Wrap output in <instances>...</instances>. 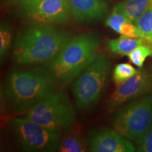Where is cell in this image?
Segmentation results:
<instances>
[{
    "label": "cell",
    "mask_w": 152,
    "mask_h": 152,
    "mask_svg": "<svg viewBox=\"0 0 152 152\" xmlns=\"http://www.w3.org/2000/svg\"><path fill=\"white\" fill-rule=\"evenodd\" d=\"M70 41L69 33L64 30L35 22L17 34L13 58L20 65L51 63Z\"/></svg>",
    "instance_id": "1"
},
{
    "label": "cell",
    "mask_w": 152,
    "mask_h": 152,
    "mask_svg": "<svg viewBox=\"0 0 152 152\" xmlns=\"http://www.w3.org/2000/svg\"><path fill=\"white\" fill-rule=\"evenodd\" d=\"M56 85L49 71L42 68L15 70L7 76L3 87L7 106L15 113H25L54 92Z\"/></svg>",
    "instance_id": "2"
},
{
    "label": "cell",
    "mask_w": 152,
    "mask_h": 152,
    "mask_svg": "<svg viewBox=\"0 0 152 152\" xmlns=\"http://www.w3.org/2000/svg\"><path fill=\"white\" fill-rule=\"evenodd\" d=\"M101 40L97 34L83 33L68 42L50 63L49 72L57 85L66 86L75 80L99 54Z\"/></svg>",
    "instance_id": "3"
},
{
    "label": "cell",
    "mask_w": 152,
    "mask_h": 152,
    "mask_svg": "<svg viewBox=\"0 0 152 152\" xmlns=\"http://www.w3.org/2000/svg\"><path fill=\"white\" fill-rule=\"evenodd\" d=\"M111 66L109 57L98 54L72 83L71 91L79 109H89L100 99L107 85Z\"/></svg>",
    "instance_id": "4"
},
{
    "label": "cell",
    "mask_w": 152,
    "mask_h": 152,
    "mask_svg": "<svg viewBox=\"0 0 152 152\" xmlns=\"http://www.w3.org/2000/svg\"><path fill=\"white\" fill-rule=\"evenodd\" d=\"M25 116L50 130L61 133L68 130L75 121L74 106L65 93L55 91L32 106Z\"/></svg>",
    "instance_id": "5"
},
{
    "label": "cell",
    "mask_w": 152,
    "mask_h": 152,
    "mask_svg": "<svg viewBox=\"0 0 152 152\" xmlns=\"http://www.w3.org/2000/svg\"><path fill=\"white\" fill-rule=\"evenodd\" d=\"M11 128L19 147L26 151H55L61 137V132L45 128L26 116L13 118Z\"/></svg>",
    "instance_id": "6"
},
{
    "label": "cell",
    "mask_w": 152,
    "mask_h": 152,
    "mask_svg": "<svg viewBox=\"0 0 152 152\" xmlns=\"http://www.w3.org/2000/svg\"><path fill=\"white\" fill-rule=\"evenodd\" d=\"M113 128L130 140H137L152 124V93L127 104L116 111Z\"/></svg>",
    "instance_id": "7"
},
{
    "label": "cell",
    "mask_w": 152,
    "mask_h": 152,
    "mask_svg": "<svg viewBox=\"0 0 152 152\" xmlns=\"http://www.w3.org/2000/svg\"><path fill=\"white\" fill-rule=\"evenodd\" d=\"M152 90V73L148 71H139L117 88L107 102V109L113 111L125 102L149 93Z\"/></svg>",
    "instance_id": "8"
},
{
    "label": "cell",
    "mask_w": 152,
    "mask_h": 152,
    "mask_svg": "<svg viewBox=\"0 0 152 152\" xmlns=\"http://www.w3.org/2000/svg\"><path fill=\"white\" fill-rule=\"evenodd\" d=\"M23 7L28 18L41 23H65L71 15L67 0H39Z\"/></svg>",
    "instance_id": "9"
},
{
    "label": "cell",
    "mask_w": 152,
    "mask_h": 152,
    "mask_svg": "<svg viewBox=\"0 0 152 152\" xmlns=\"http://www.w3.org/2000/svg\"><path fill=\"white\" fill-rule=\"evenodd\" d=\"M88 149L93 152H134L136 147L130 140L115 129L99 128L90 133L87 139Z\"/></svg>",
    "instance_id": "10"
},
{
    "label": "cell",
    "mask_w": 152,
    "mask_h": 152,
    "mask_svg": "<svg viewBox=\"0 0 152 152\" xmlns=\"http://www.w3.org/2000/svg\"><path fill=\"white\" fill-rule=\"evenodd\" d=\"M71 16L81 23L103 18L109 12L105 0H67Z\"/></svg>",
    "instance_id": "11"
},
{
    "label": "cell",
    "mask_w": 152,
    "mask_h": 152,
    "mask_svg": "<svg viewBox=\"0 0 152 152\" xmlns=\"http://www.w3.org/2000/svg\"><path fill=\"white\" fill-rule=\"evenodd\" d=\"M151 5V0H125L115 5L113 11L123 14L134 24Z\"/></svg>",
    "instance_id": "12"
},
{
    "label": "cell",
    "mask_w": 152,
    "mask_h": 152,
    "mask_svg": "<svg viewBox=\"0 0 152 152\" xmlns=\"http://www.w3.org/2000/svg\"><path fill=\"white\" fill-rule=\"evenodd\" d=\"M142 38H133L121 35L116 39H110L108 42V47L112 52L118 54L128 55L134 49L145 43Z\"/></svg>",
    "instance_id": "13"
},
{
    "label": "cell",
    "mask_w": 152,
    "mask_h": 152,
    "mask_svg": "<svg viewBox=\"0 0 152 152\" xmlns=\"http://www.w3.org/2000/svg\"><path fill=\"white\" fill-rule=\"evenodd\" d=\"M86 142L78 134H70L61 140L57 151L60 152H85L87 151Z\"/></svg>",
    "instance_id": "14"
},
{
    "label": "cell",
    "mask_w": 152,
    "mask_h": 152,
    "mask_svg": "<svg viewBox=\"0 0 152 152\" xmlns=\"http://www.w3.org/2000/svg\"><path fill=\"white\" fill-rule=\"evenodd\" d=\"M134 25L140 30L142 39L152 45V5L148 7Z\"/></svg>",
    "instance_id": "15"
},
{
    "label": "cell",
    "mask_w": 152,
    "mask_h": 152,
    "mask_svg": "<svg viewBox=\"0 0 152 152\" xmlns=\"http://www.w3.org/2000/svg\"><path fill=\"white\" fill-rule=\"evenodd\" d=\"M139 71L127 63L119 64L114 68L113 73V81L117 85L124 83L127 80L136 75Z\"/></svg>",
    "instance_id": "16"
},
{
    "label": "cell",
    "mask_w": 152,
    "mask_h": 152,
    "mask_svg": "<svg viewBox=\"0 0 152 152\" xmlns=\"http://www.w3.org/2000/svg\"><path fill=\"white\" fill-rule=\"evenodd\" d=\"M127 56L131 63L139 68H142L146 58L150 56H152V49L147 45H142L137 47Z\"/></svg>",
    "instance_id": "17"
},
{
    "label": "cell",
    "mask_w": 152,
    "mask_h": 152,
    "mask_svg": "<svg viewBox=\"0 0 152 152\" xmlns=\"http://www.w3.org/2000/svg\"><path fill=\"white\" fill-rule=\"evenodd\" d=\"M12 40V31L7 25L1 24L0 28V59L4 60L6 56L10 49Z\"/></svg>",
    "instance_id": "18"
},
{
    "label": "cell",
    "mask_w": 152,
    "mask_h": 152,
    "mask_svg": "<svg viewBox=\"0 0 152 152\" xmlns=\"http://www.w3.org/2000/svg\"><path fill=\"white\" fill-rule=\"evenodd\" d=\"M128 20H130L123 14L115 11H112L111 14L106 18V25L115 33L120 34L121 26L124 23Z\"/></svg>",
    "instance_id": "19"
},
{
    "label": "cell",
    "mask_w": 152,
    "mask_h": 152,
    "mask_svg": "<svg viewBox=\"0 0 152 152\" xmlns=\"http://www.w3.org/2000/svg\"><path fill=\"white\" fill-rule=\"evenodd\" d=\"M136 149L140 152H152V124L147 132L137 140Z\"/></svg>",
    "instance_id": "20"
},
{
    "label": "cell",
    "mask_w": 152,
    "mask_h": 152,
    "mask_svg": "<svg viewBox=\"0 0 152 152\" xmlns=\"http://www.w3.org/2000/svg\"><path fill=\"white\" fill-rule=\"evenodd\" d=\"M120 35L133 38H142L137 27L130 20L126 21L121 28Z\"/></svg>",
    "instance_id": "21"
},
{
    "label": "cell",
    "mask_w": 152,
    "mask_h": 152,
    "mask_svg": "<svg viewBox=\"0 0 152 152\" xmlns=\"http://www.w3.org/2000/svg\"><path fill=\"white\" fill-rule=\"evenodd\" d=\"M16 3H18V4L23 6H27L30 4H35L37 1H39V0H14Z\"/></svg>",
    "instance_id": "22"
},
{
    "label": "cell",
    "mask_w": 152,
    "mask_h": 152,
    "mask_svg": "<svg viewBox=\"0 0 152 152\" xmlns=\"http://www.w3.org/2000/svg\"><path fill=\"white\" fill-rule=\"evenodd\" d=\"M105 1H112V0H105Z\"/></svg>",
    "instance_id": "23"
},
{
    "label": "cell",
    "mask_w": 152,
    "mask_h": 152,
    "mask_svg": "<svg viewBox=\"0 0 152 152\" xmlns=\"http://www.w3.org/2000/svg\"><path fill=\"white\" fill-rule=\"evenodd\" d=\"M151 4L152 5V0H151Z\"/></svg>",
    "instance_id": "24"
}]
</instances>
